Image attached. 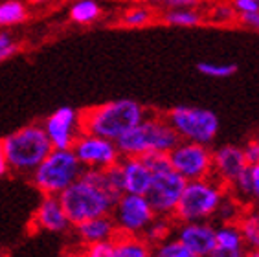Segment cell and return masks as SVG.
Returning a JSON list of instances; mask_svg holds the SVG:
<instances>
[{"label":"cell","instance_id":"6da1fadb","mask_svg":"<svg viewBox=\"0 0 259 257\" xmlns=\"http://www.w3.org/2000/svg\"><path fill=\"white\" fill-rule=\"evenodd\" d=\"M59 200L72 226H75L89 219L110 215L118 198L105 189L101 169H85L72 186L61 193Z\"/></svg>","mask_w":259,"mask_h":257},{"label":"cell","instance_id":"7a4b0ae2","mask_svg":"<svg viewBox=\"0 0 259 257\" xmlns=\"http://www.w3.org/2000/svg\"><path fill=\"white\" fill-rule=\"evenodd\" d=\"M147 114L149 110L142 103L123 98L81 110V119H83V131L116 142L121 134L138 125Z\"/></svg>","mask_w":259,"mask_h":257},{"label":"cell","instance_id":"3957f363","mask_svg":"<svg viewBox=\"0 0 259 257\" xmlns=\"http://www.w3.org/2000/svg\"><path fill=\"white\" fill-rule=\"evenodd\" d=\"M180 138L165 114H147L138 125L116 140L121 156H144L147 153H169Z\"/></svg>","mask_w":259,"mask_h":257},{"label":"cell","instance_id":"277c9868","mask_svg":"<svg viewBox=\"0 0 259 257\" xmlns=\"http://www.w3.org/2000/svg\"><path fill=\"white\" fill-rule=\"evenodd\" d=\"M2 147L10 171L28 177L39 167V163L54 149L42 123H28L13 131L6 138H2Z\"/></svg>","mask_w":259,"mask_h":257},{"label":"cell","instance_id":"5b68a950","mask_svg":"<svg viewBox=\"0 0 259 257\" xmlns=\"http://www.w3.org/2000/svg\"><path fill=\"white\" fill-rule=\"evenodd\" d=\"M226 195H228L226 186L215 177L186 182L184 193L173 215L175 223L213 221L215 213Z\"/></svg>","mask_w":259,"mask_h":257},{"label":"cell","instance_id":"8992f818","mask_svg":"<svg viewBox=\"0 0 259 257\" xmlns=\"http://www.w3.org/2000/svg\"><path fill=\"white\" fill-rule=\"evenodd\" d=\"M85 167L79 163L72 149H52L39 167L30 175L33 188L40 195H57L83 175Z\"/></svg>","mask_w":259,"mask_h":257},{"label":"cell","instance_id":"52a82bcc","mask_svg":"<svg viewBox=\"0 0 259 257\" xmlns=\"http://www.w3.org/2000/svg\"><path fill=\"white\" fill-rule=\"evenodd\" d=\"M164 114L182 142L211 145L219 134V116L209 109L179 105Z\"/></svg>","mask_w":259,"mask_h":257},{"label":"cell","instance_id":"ba28073f","mask_svg":"<svg viewBox=\"0 0 259 257\" xmlns=\"http://www.w3.org/2000/svg\"><path fill=\"white\" fill-rule=\"evenodd\" d=\"M110 217L114 219L118 233H123V235H144L147 226L156 217V213L149 204V200L145 198V195L123 193L114 202Z\"/></svg>","mask_w":259,"mask_h":257},{"label":"cell","instance_id":"9c48e42d","mask_svg":"<svg viewBox=\"0 0 259 257\" xmlns=\"http://www.w3.org/2000/svg\"><path fill=\"white\" fill-rule=\"evenodd\" d=\"M167 154H169L171 167L186 182L213 177V149L209 145L180 140Z\"/></svg>","mask_w":259,"mask_h":257},{"label":"cell","instance_id":"30bf717a","mask_svg":"<svg viewBox=\"0 0 259 257\" xmlns=\"http://www.w3.org/2000/svg\"><path fill=\"white\" fill-rule=\"evenodd\" d=\"M184 188L186 180L171 167L153 175V180H151L149 189L145 193V198L149 200V204L153 206L158 217L173 219L177 206L180 202V197L184 193Z\"/></svg>","mask_w":259,"mask_h":257},{"label":"cell","instance_id":"8fae6325","mask_svg":"<svg viewBox=\"0 0 259 257\" xmlns=\"http://www.w3.org/2000/svg\"><path fill=\"white\" fill-rule=\"evenodd\" d=\"M72 151L85 169H101L103 171V169L116 165L123 158L116 142L98 136V134L87 133V131H83L79 138L75 140Z\"/></svg>","mask_w":259,"mask_h":257},{"label":"cell","instance_id":"7c38bea8","mask_svg":"<svg viewBox=\"0 0 259 257\" xmlns=\"http://www.w3.org/2000/svg\"><path fill=\"white\" fill-rule=\"evenodd\" d=\"M42 127L54 149H72L75 140L83 133L81 110L74 107H59L46 116Z\"/></svg>","mask_w":259,"mask_h":257},{"label":"cell","instance_id":"4fadbf2b","mask_svg":"<svg viewBox=\"0 0 259 257\" xmlns=\"http://www.w3.org/2000/svg\"><path fill=\"white\" fill-rule=\"evenodd\" d=\"M215 230H217V224L213 221L177 223L175 224V237L190 250L191 255L209 257L217 246Z\"/></svg>","mask_w":259,"mask_h":257},{"label":"cell","instance_id":"5bb4252c","mask_svg":"<svg viewBox=\"0 0 259 257\" xmlns=\"http://www.w3.org/2000/svg\"><path fill=\"white\" fill-rule=\"evenodd\" d=\"M30 226L33 232L66 233L72 228V223L57 195H42L33 211Z\"/></svg>","mask_w":259,"mask_h":257},{"label":"cell","instance_id":"9a60e30c","mask_svg":"<svg viewBox=\"0 0 259 257\" xmlns=\"http://www.w3.org/2000/svg\"><path fill=\"white\" fill-rule=\"evenodd\" d=\"M248 167L250 163L241 145L226 144L213 149V177L219 178L226 188Z\"/></svg>","mask_w":259,"mask_h":257},{"label":"cell","instance_id":"2e32d148","mask_svg":"<svg viewBox=\"0 0 259 257\" xmlns=\"http://www.w3.org/2000/svg\"><path fill=\"white\" fill-rule=\"evenodd\" d=\"M118 235L114 219L110 215H101V217L89 219L74 226V237L79 242V246L87 244H96V242L114 241Z\"/></svg>","mask_w":259,"mask_h":257},{"label":"cell","instance_id":"e0dca14e","mask_svg":"<svg viewBox=\"0 0 259 257\" xmlns=\"http://www.w3.org/2000/svg\"><path fill=\"white\" fill-rule=\"evenodd\" d=\"M121 173H123L125 193L145 195L153 180V171L144 162L142 156H125L120 160Z\"/></svg>","mask_w":259,"mask_h":257},{"label":"cell","instance_id":"ac0fdd59","mask_svg":"<svg viewBox=\"0 0 259 257\" xmlns=\"http://www.w3.org/2000/svg\"><path fill=\"white\" fill-rule=\"evenodd\" d=\"M112 244H114V257H153V244L144 235L118 233Z\"/></svg>","mask_w":259,"mask_h":257},{"label":"cell","instance_id":"d6986e66","mask_svg":"<svg viewBox=\"0 0 259 257\" xmlns=\"http://www.w3.org/2000/svg\"><path fill=\"white\" fill-rule=\"evenodd\" d=\"M237 226L243 233L248 250H259V204L244 206L237 219Z\"/></svg>","mask_w":259,"mask_h":257},{"label":"cell","instance_id":"ffe728a7","mask_svg":"<svg viewBox=\"0 0 259 257\" xmlns=\"http://www.w3.org/2000/svg\"><path fill=\"white\" fill-rule=\"evenodd\" d=\"M103 8L98 0H74L68 10V19L74 24L87 26L100 19Z\"/></svg>","mask_w":259,"mask_h":257},{"label":"cell","instance_id":"44dd1931","mask_svg":"<svg viewBox=\"0 0 259 257\" xmlns=\"http://www.w3.org/2000/svg\"><path fill=\"white\" fill-rule=\"evenodd\" d=\"M162 22L177 28H195L204 22V15L197 8H173L164 11Z\"/></svg>","mask_w":259,"mask_h":257},{"label":"cell","instance_id":"7402d4cb","mask_svg":"<svg viewBox=\"0 0 259 257\" xmlns=\"http://www.w3.org/2000/svg\"><path fill=\"white\" fill-rule=\"evenodd\" d=\"M215 241H217V246L215 248H223V250H246L243 233H241L237 223L217 224Z\"/></svg>","mask_w":259,"mask_h":257},{"label":"cell","instance_id":"603a6c76","mask_svg":"<svg viewBox=\"0 0 259 257\" xmlns=\"http://www.w3.org/2000/svg\"><path fill=\"white\" fill-rule=\"evenodd\" d=\"M30 11L20 0H4L0 2V28H10L26 22Z\"/></svg>","mask_w":259,"mask_h":257},{"label":"cell","instance_id":"cb8c5ba5","mask_svg":"<svg viewBox=\"0 0 259 257\" xmlns=\"http://www.w3.org/2000/svg\"><path fill=\"white\" fill-rule=\"evenodd\" d=\"M175 219L171 217H158L156 215L153 219V223L147 226V230L144 232V237L155 246V244H160V242L167 241L175 235Z\"/></svg>","mask_w":259,"mask_h":257},{"label":"cell","instance_id":"d4e9b609","mask_svg":"<svg viewBox=\"0 0 259 257\" xmlns=\"http://www.w3.org/2000/svg\"><path fill=\"white\" fill-rule=\"evenodd\" d=\"M155 20V11L153 8L147 6H136V8H129L123 11V15L120 17L118 24L123 28H145Z\"/></svg>","mask_w":259,"mask_h":257},{"label":"cell","instance_id":"484cf974","mask_svg":"<svg viewBox=\"0 0 259 257\" xmlns=\"http://www.w3.org/2000/svg\"><path fill=\"white\" fill-rule=\"evenodd\" d=\"M243 204L237 200V198H234L232 195H226L225 200L221 202L219 209H217V213H215V219L213 221H217L219 224H226V223H237V219H239L241 211H243Z\"/></svg>","mask_w":259,"mask_h":257},{"label":"cell","instance_id":"4316f807","mask_svg":"<svg viewBox=\"0 0 259 257\" xmlns=\"http://www.w3.org/2000/svg\"><path fill=\"white\" fill-rule=\"evenodd\" d=\"M197 70L206 77L211 79H226L237 72V64L234 63H211V61H202L197 64Z\"/></svg>","mask_w":259,"mask_h":257},{"label":"cell","instance_id":"83f0119b","mask_svg":"<svg viewBox=\"0 0 259 257\" xmlns=\"http://www.w3.org/2000/svg\"><path fill=\"white\" fill-rule=\"evenodd\" d=\"M153 257H191V252L173 235L167 241L153 246Z\"/></svg>","mask_w":259,"mask_h":257},{"label":"cell","instance_id":"f1b7e54d","mask_svg":"<svg viewBox=\"0 0 259 257\" xmlns=\"http://www.w3.org/2000/svg\"><path fill=\"white\" fill-rule=\"evenodd\" d=\"M77 252L81 257H114V244H112V241L96 242V244L79 246Z\"/></svg>","mask_w":259,"mask_h":257},{"label":"cell","instance_id":"f546056e","mask_svg":"<svg viewBox=\"0 0 259 257\" xmlns=\"http://www.w3.org/2000/svg\"><path fill=\"white\" fill-rule=\"evenodd\" d=\"M144 162L149 165V169L155 173H160V171H165V169H171V162H169V154L167 153H147L142 156Z\"/></svg>","mask_w":259,"mask_h":257},{"label":"cell","instance_id":"4dcf8cb0","mask_svg":"<svg viewBox=\"0 0 259 257\" xmlns=\"http://www.w3.org/2000/svg\"><path fill=\"white\" fill-rule=\"evenodd\" d=\"M235 19H239V15H237V11L234 10L232 4H217L211 10V20L213 22L228 24V22H234Z\"/></svg>","mask_w":259,"mask_h":257},{"label":"cell","instance_id":"1f68e13d","mask_svg":"<svg viewBox=\"0 0 259 257\" xmlns=\"http://www.w3.org/2000/svg\"><path fill=\"white\" fill-rule=\"evenodd\" d=\"M19 52V42L8 31H0V63L10 59Z\"/></svg>","mask_w":259,"mask_h":257},{"label":"cell","instance_id":"d6a6232c","mask_svg":"<svg viewBox=\"0 0 259 257\" xmlns=\"http://www.w3.org/2000/svg\"><path fill=\"white\" fill-rule=\"evenodd\" d=\"M147 2L155 8L173 10V8H199L206 0H147Z\"/></svg>","mask_w":259,"mask_h":257},{"label":"cell","instance_id":"836d02e7","mask_svg":"<svg viewBox=\"0 0 259 257\" xmlns=\"http://www.w3.org/2000/svg\"><path fill=\"white\" fill-rule=\"evenodd\" d=\"M243 149H244V156H246L250 165L259 163V131L243 145Z\"/></svg>","mask_w":259,"mask_h":257},{"label":"cell","instance_id":"e575fe53","mask_svg":"<svg viewBox=\"0 0 259 257\" xmlns=\"http://www.w3.org/2000/svg\"><path fill=\"white\" fill-rule=\"evenodd\" d=\"M230 4L234 6V10L237 11V15L255 13V11H259L257 0H230Z\"/></svg>","mask_w":259,"mask_h":257},{"label":"cell","instance_id":"d590c367","mask_svg":"<svg viewBox=\"0 0 259 257\" xmlns=\"http://www.w3.org/2000/svg\"><path fill=\"white\" fill-rule=\"evenodd\" d=\"M250 175H252V198L254 204H259V163L250 165Z\"/></svg>","mask_w":259,"mask_h":257},{"label":"cell","instance_id":"8d00e7d4","mask_svg":"<svg viewBox=\"0 0 259 257\" xmlns=\"http://www.w3.org/2000/svg\"><path fill=\"white\" fill-rule=\"evenodd\" d=\"M239 20L244 26H248V28H252V30L259 31V11H255V13H244V15H239Z\"/></svg>","mask_w":259,"mask_h":257},{"label":"cell","instance_id":"74e56055","mask_svg":"<svg viewBox=\"0 0 259 257\" xmlns=\"http://www.w3.org/2000/svg\"><path fill=\"white\" fill-rule=\"evenodd\" d=\"M246 250H223V248H215L209 257H244L246 255Z\"/></svg>","mask_w":259,"mask_h":257},{"label":"cell","instance_id":"f35d334b","mask_svg":"<svg viewBox=\"0 0 259 257\" xmlns=\"http://www.w3.org/2000/svg\"><path fill=\"white\" fill-rule=\"evenodd\" d=\"M8 173H10V165H8V160H6V154H4V147H2V140H0V178H4Z\"/></svg>","mask_w":259,"mask_h":257},{"label":"cell","instance_id":"ab89813d","mask_svg":"<svg viewBox=\"0 0 259 257\" xmlns=\"http://www.w3.org/2000/svg\"><path fill=\"white\" fill-rule=\"evenodd\" d=\"M244 257H259V250H246Z\"/></svg>","mask_w":259,"mask_h":257},{"label":"cell","instance_id":"60d3db41","mask_svg":"<svg viewBox=\"0 0 259 257\" xmlns=\"http://www.w3.org/2000/svg\"><path fill=\"white\" fill-rule=\"evenodd\" d=\"M72 257H81V255H79V252H75V253H74V255H72Z\"/></svg>","mask_w":259,"mask_h":257},{"label":"cell","instance_id":"b9f144b4","mask_svg":"<svg viewBox=\"0 0 259 257\" xmlns=\"http://www.w3.org/2000/svg\"><path fill=\"white\" fill-rule=\"evenodd\" d=\"M0 257H8V255H4V253H0Z\"/></svg>","mask_w":259,"mask_h":257},{"label":"cell","instance_id":"7bdbcfd3","mask_svg":"<svg viewBox=\"0 0 259 257\" xmlns=\"http://www.w3.org/2000/svg\"><path fill=\"white\" fill-rule=\"evenodd\" d=\"M191 257H197V255H191Z\"/></svg>","mask_w":259,"mask_h":257},{"label":"cell","instance_id":"ee69618b","mask_svg":"<svg viewBox=\"0 0 259 257\" xmlns=\"http://www.w3.org/2000/svg\"><path fill=\"white\" fill-rule=\"evenodd\" d=\"M257 2H259V0H257Z\"/></svg>","mask_w":259,"mask_h":257}]
</instances>
